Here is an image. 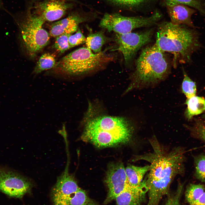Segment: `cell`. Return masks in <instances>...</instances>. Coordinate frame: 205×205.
Returning a JSON list of instances; mask_svg holds the SVG:
<instances>
[{"label": "cell", "mask_w": 205, "mask_h": 205, "mask_svg": "<svg viewBox=\"0 0 205 205\" xmlns=\"http://www.w3.org/2000/svg\"><path fill=\"white\" fill-rule=\"evenodd\" d=\"M149 142L153 150L139 155L136 160L150 163L149 173L144 180L148 194L147 205H159L174 179L184 173L185 150L180 147L169 149L160 144L155 136Z\"/></svg>", "instance_id": "1"}, {"label": "cell", "mask_w": 205, "mask_h": 205, "mask_svg": "<svg viewBox=\"0 0 205 205\" xmlns=\"http://www.w3.org/2000/svg\"><path fill=\"white\" fill-rule=\"evenodd\" d=\"M154 44L163 52L173 55L175 67L178 61L191 62L192 54L202 47L199 33L195 28L167 21L158 24Z\"/></svg>", "instance_id": "2"}, {"label": "cell", "mask_w": 205, "mask_h": 205, "mask_svg": "<svg viewBox=\"0 0 205 205\" xmlns=\"http://www.w3.org/2000/svg\"><path fill=\"white\" fill-rule=\"evenodd\" d=\"M135 65L126 92L133 89L154 86L165 80L171 71L168 58L154 44L143 49Z\"/></svg>", "instance_id": "3"}, {"label": "cell", "mask_w": 205, "mask_h": 205, "mask_svg": "<svg viewBox=\"0 0 205 205\" xmlns=\"http://www.w3.org/2000/svg\"><path fill=\"white\" fill-rule=\"evenodd\" d=\"M114 59L113 55L105 51L95 53L87 47H82L63 57L54 68L62 74L79 75L102 69Z\"/></svg>", "instance_id": "4"}, {"label": "cell", "mask_w": 205, "mask_h": 205, "mask_svg": "<svg viewBox=\"0 0 205 205\" xmlns=\"http://www.w3.org/2000/svg\"><path fill=\"white\" fill-rule=\"evenodd\" d=\"M45 21L41 17L27 12L20 28L23 40L27 53L35 56L49 43L50 35L42 26Z\"/></svg>", "instance_id": "5"}, {"label": "cell", "mask_w": 205, "mask_h": 205, "mask_svg": "<svg viewBox=\"0 0 205 205\" xmlns=\"http://www.w3.org/2000/svg\"><path fill=\"white\" fill-rule=\"evenodd\" d=\"M161 17L156 12L149 17H125L119 13H106L101 19L99 26L109 32L123 34L131 32L134 29L151 26L155 24Z\"/></svg>", "instance_id": "6"}, {"label": "cell", "mask_w": 205, "mask_h": 205, "mask_svg": "<svg viewBox=\"0 0 205 205\" xmlns=\"http://www.w3.org/2000/svg\"><path fill=\"white\" fill-rule=\"evenodd\" d=\"M153 32L151 29L139 32L116 33L114 40L118 46L116 50L122 53L126 66H130L138 50L151 42Z\"/></svg>", "instance_id": "7"}, {"label": "cell", "mask_w": 205, "mask_h": 205, "mask_svg": "<svg viewBox=\"0 0 205 205\" xmlns=\"http://www.w3.org/2000/svg\"><path fill=\"white\" fill-rule=\"evenodd\" d=\"M31 181L11 169L0 166V191L12 197L21 198L29 193Z\"/></svg>", "instance_id": "8"}, {"label": "cell", "mask_w": 205, "mask_h": 205, "mask_svg": "<svg viewBox=\"0 0 205 205\" xmlns=\"http://www.w3.org/2000/svg\"><path fill=\"white\" fill-rule=\"evenodd\" d=\"M133 131H106L85 127L82 137L99 147H112L128 143L131 139Z\"/></svg>", "instance_id": "9"}, {"label": "cell", "mask_w": 205, "mask_h": 205, "mask_svg": "<svg viewBox=\"0 0 205 205\" xmlns=\"http://www.w3.org/2000/svg\"><path fill=\"white\" fill-rule=\"evenodd\" d=\"M72 5L68 0H41L34 3L29 10L45 22H52L62 18Z\"/></svg>", "instance_id": "10"}, {"label": "cell", "mask_w": 205, "mask_h": 205, "mask_svg": "<svg viewBox=\"0 0 205 205\" xmlns=\"http://www.w3.org/2000/svg\"><path fill=\"white\" fill-rule=\"evenodd\" d=\"M105 182L108 189L104 202L107 204L113 200L128 186L125 168L121 163L112 164L106 173Z\"/></svg>", "instance_id": "11"}, {"label": "cell", "mask_w": 205, "mask_h": 205, "mask_svg": "<svg viewBox=\"0 0 205 205\" xmlns=\"http://www.w3.org/2000/svg\"><path fill=\"white\" fill-rule=\"evenodd\" d=\"M85 127L112 131L133 129L131 124L126 119L107 115L99 116L90 120L87 122Z\"/></svg>", "instance_id": "12"}, {"label": "cell", "mask_w": 205, "mask_h": 205, "mask_svg": "<svg viewBox=\"0 0 205 205\" xmlns=\"http://www.w3.org/2000/svg\"><path fill=\"white\" fill-rule=\"evenodd\" d=\"M86 20V18L77 14H71L63 19L52 24L50 27V35L56 37L63 34H72L77 31L80 23Z\"/></svg>", "instance_id": "13"}, {"label": "cell", "mask_w": 205, "mask_h": 205, "mask_svg": "<svg viewBox=\"0 0 205 205\" xmlns=\"http://www.w3.org/2000/svg\"><path fill=\"white\" fill-rule=\"evenodd\" d=\"M143 181L142 185L138 187H132L128 185L115 198L116 205H142L147 191Z\"/></svg>", "instance_id": "14"}, {"label": "cell", "mask_w": 205, "mask_h": 205, "mask_svg": "<svg viewBox=\"0 0 205 205\" xmlns=\"http://www.w3.org/2000/svg\"><path fill=\"white\" fill-rule=\"evenodd\" d=\"M168 13L171 22L175 24H183L195 28L191 19L195 11L188 6L183 4L167 5Z\"/></svg>", "instance_id": "15"}, {"label": "cell", "mask_w": 205, "mask_h": 205, "mask_svg": "<svg viewBox=\"0 0 205 205\" xmlns=\"http://www.w3.org/2000/svg\"><path fill=\"white\" fill-rule=\"evenodd\" d=\"M150 165L139 167L130 165L125 168L127 181L129 185L133 188L142 185L145 174L149 170Z\"/></svg>", "instance_id": "16"}, {"label": "cell", "mask_w": 205, "mask_h": 205, "mask_svg": "<svg viewBox=\"0 0 205 205\" xmlns=\"http://www.w3.org/2000/svg\"><path fill=\"white\" fill-rule=\"evenodd\" d=\"M185 104L187 107L185 115L188 120L194 116L201 114L205 110V99L203 97L195 95L187 98Z\"/></svg>", "instance_id": "17"}, {"label": "cell", "mask_w": 205, "mask_h": 205, "mask_svg": "<svg viewBox=\"0 0 205 205\" xmlns=\"http://www.w3.org/2000/svg\"><path fill=\"white\" fill-rule=\"evenodd\" d=\"M110 40L102 31H100L89 34L86 38L85 43L86 47L94 53H97L102 51L103 46Z\"/></svg>", "instance_id": "18"}, {"label": "cell", "mask_w": 205, "mask_h": 205, "mask_svg": "<svg viewBox=\"0 0 205 205\" xmlns=\"http://www.w3.org/2000/svg\"><path fill=\"white\" fill-rule=\"evenodd\" d=\"M55 57L49 53L43 54L40 58L34 67L33 72L39 73L43 71L54 68L56 64Z\"/></svg>", "instance_id": "19"}, {"label": "cell", "mask_w": 205, "mask_h": 205, "mask_svg": "<svg viewBox=\"0 0 205 205\" xmlns=\"http://www.w3.org/2000/svg\"><path fill=\"white\" fill-rule=\"evenodd\" d=\"M205 192V186L200 184H191L187 187L185 192L186 200L191 205Z\"/></svg>", "instance_id": "20"}, {"label": "cell", "mask_w": 205, "mask_h": 205, "mask_svg": "<svg viewBox=\"0 0 205 205\" xmlns=\"http://www.w3.org/2000/svg\"><path fill=\"white\" fill-rule=\"evenodd\" d=\"M63 205H99L89 197L85 191L80 188L72 198Z\"/></svg>", "instance_id": "21"}, {"label": "cell", "mask_w": 205, "mask_h": 205, "mask_svg": "<svg viewBox=\"0 0 205 205\" xmlns=\"http://www.w3.org/2000/svg\"><path fill=\"white\" fill-rule=\"evenodd\" d=\"M182 69L184 78L181 85L182 91L188 98L196 95V87L195 82L189 77L183 67Z\"/></svg>", "instance_id": "22"}, {"label": "cell", "mask_w": 205, "mask_h": 205, "mask_svg": "<svg viewBox=\"0 0 205 205\" xmlns=\"http://www.w3.org/2000/svg\"><path fill=\"white\" fill-rule=\"evenodd\" d=\"M194 159L195 176L197 179L205 183V155H199Z\"/></svg>", "instance_id": "23"}, {"label": "cell", "mask_w": 205, "mask_h": 205, "mask_svg": "<svg viewBox=\"0 0 205 205\" xmlns=\"http://www.w3.org/2000/svg\"><path fill=\"white\" fill-rule=\"evenodd\" d=\"M167 5L183 4L190 6L197 9L205 16V9L199 0H165Z\"/></svg>", "instance_id": "24"}, {"label": "cell", "mask_w": 205, "mask_h": 205, "mask_svg": "<svg viewBox=\"0 0 205 205\" xmlns=\"http://www.w3.org/2000/svg\"><path fill=\"white\" fill-rule=\"evenodd\" d=\"M70 34H64L56 37L54 47L61 53H63L70 48L68 42V38Z\"/></svg>", "instance_id": "25"}, {"label": "cell", "mask_w": 205, "mask_h": 205, "mask_svg": "<svg viewBox=\"0 0 205 205\" xmlns=\"http://www.w3.org/2000/svg\"><path fill=\"white\" fill-rule=\"evenodd\" d=\"M86 38L79 28L73 34H70L68 38V42L70 48L85 43Z\"/></svg>", "instance_id": "26"}, {"label": "cell", "mask_w": 205, "mask_h": 205, "mask_svg": "<svg viewBox=\"0 0 205 205\" xmlns=\"http://www.w3.org/2000/svg\"><path fill=\"white\" fill-rule=\"evenodd\" d=\"M183 189L182 184H180L176 191L168 196L164 205H180V199Z\"/></svg>", "instance_id": "27"}, {"label": "cell", "mask_w": 205, "mask_h": 205, "mask_svg": "<svg viewBox=\"0 0 205 205\" xmlns=\"http://www.w3.org/2000/svg\"><path fill=\"white\" fill-rule=\"evenodd\" d=\"M193 136L205 142V123L199 122L191 129Z\"/></svg>", "instance_id": "28"}, {"label": "cell", "mask_w": 205, "mask_h": 205, "mask_svg": "<svg viewBox=\"0 0 205 205\" xmlns=\"http://www.w3.org/2000/svg\"><path fill=\"white\" fill-rule=\"evenodd\" d=\"M120 5L129 6L137 5L144 2L146 0H111Z\"/></svg>", "instance_id": "29"}, {"label": "cell", "mask_w": 205, "mask_h": 205, "mask_svg": "<svg viewBox=\"0 0 205 205\" xmlns=\"http://www.w3.org/2000/svg\"><path fill=\"white\" fill-rule=\"evenodd\" d=\"M191 205H205V192Z\"/></svg>", "instance_id": "30"}]
</instances>
